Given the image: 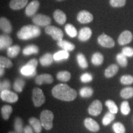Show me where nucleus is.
<instances>
[{
  "instance_id": "nucleus-1",
  "label": "nucleus",
  "mask_w": 133,
  "mask_h": 133,
  "mask_svg": "<svg viewBox=\"0 0 133 133\" xmlns=\"http://www.w3.org/2000/svg\"><path fill=\"white\" fill-rule=\"evenodd\" d=\"M52 94L55 98L61 101L70 102L77 97V92L66 84H59L52 89Z\"/></svg>"
},
{
  "instance_id": "nucleus-2",
  "label": "nucleus",
  "mask_w": 133,
  "mask_h": 133,
  "mask_svg": "<svg viewBox=\"0 0 133 133\" xmlns=\"http://www.w3.org/2000/svg\"><path fill=\"white\" fill-rule=\"evenodd\" d=\"M40 34L41 30L37 25H29L22 27L17 33V36L20 39L28 40L38 37Z\"/></svg>"
},
{
  "instance_id": "nucleus-3",
  "label": "nucleus",
  "mask_w": 133,
  "mask_h": 133,
  "mask_svg": "<svg viewBox=\"0 0 133 133\" xmlns=\"http://www.w3.org/2000/svg\"><path fill=\"white\" fill-rule=\"evenodd\" d=\"M38 66V61L36 59L30 60L27 64L21 69V73L26 77H33L36 75V69Z\"/></svg>"
},
{
  "instance_id": "nucleus-4",
  "label": "nucleus",
  "mask_w": 133,
  "mask_h": 133,
  "mask_svg": "<svg viewBox=\"0 0 133 133\" xmlns=\"http://www.w3.org/2000/svg\"><path fill=\"white\" fill-rule=\"evenodd\" d=\"M53 119L54 114L49 110H44L41 113L40 121L43 127L46 130H50L52 128Z\"/></svg>"
},
{
  "instance_id": "nucleus-5",
  "label": "nucleus",
  "mask_w": 133,
  "mask_h": 133,
  "mask_svg": "<svg viewBox=\"0 0 133 133\" xmlns=\"http://www.w3.org/2000/svg\"><path fill=\"white\" fill-rule=\"evenodd\" d=\"M32 100L34 105L36 107H41L45 102L46 97L44 92L40 88H35L32 91Z\"/></svg>"
},
{
  "instance_id": "nucleus-6",
  "label": "nucleus",
  "mask_w": 133,
  "mask_h": 133,
  "mask_svg": "<svg viewBox=\"0 0 133 133\" xmlns=\"http://www.w3.org/2000/svg\"><path fill=\"white\" fill-rule=\"evenodd\" d=\"M45 33L49 35L56 41L62 40L64 37V33L62 30L55 26L48 25L45 29Z\"/></svg>"
},
{
  "instance_id": "nucleus-7",
  "label": "nucleus",
  "mask_w": 133,
  "mask_h": 133,
  "mask_svg": "<svg viewBox=\"0 0 133 133\" xmlns=\"http://www.w3.org/2000/svg\"><path fill=\"white\" fill-rule=\"evenodd\" d=\"M33 22L37 26H48L51 22V19L49 16L44 14H36L33 16Z\"/></svg>"
},
{
  "instance_id": "nucleus-8",
  "label": "nucleus",
  "mask_w": 133,
  "mask_h": 133,
  "mask_svg": "<svg viewBox=\"0 0 133 133\" xmlns=\"http://www.w3.org/2000/svg\"><path fill=\"white\" fill-rule=\"evenodd\" d=\"M0 97L2 101L8 103L16 102L19 99L18 95L10 90H4L1 91Z\"/></svg>"
},
{
  "instance_id": "nucleus-9",
  "label": "nucleus",
  "mask_w": 133,
  "mask_h": 133,
  "mask_svg": "<svg viewBox=\"0 0 133 133\" xmlns=\"http://www.w3.org/2000/svg\"><path fill=\"white\" fill-rule=\"evenodd\" d=\"M102 110V104L99 100H95L88 108V113L92 116H98Z\"/></svg>"
},
{
  "instance_id": "nucleus-10",
  "label": "nucleus",
  "mask_w": 133,
  "mask_h": 133,
  "mask_svg": "<svg viewBox=\"0 0 133 133\" xmlns=\"http://www.w3.org/2000/svg\"><path fill=\"white\" fill-rule=\"evenodd\" d=\"M98 43L102 47L111 48L115 46V41L112 38L108 36L107 35L102 34L98 37Z\"/></svg>"
},
{
  "instance_id": "nucleus-11",
  "label": "nucleus",
  "mask_w": 133,
  "mask_h": 133,
  "mask_svg": "<svg viewBox=\"0 0 133 133\" xmlns=\"http://www.w3.org/2000/svg\"><path fill=\"white\" fill-rule=\"evenodd\" d=\"M132 33L129 30H125L119 35L118 42L119 45H125L131 43L132 40Z\"/></svg>"
},
{
  "instance_id": "nucleus-12",
  "label": "nucleus",
  "mask_w": 133,
  "mask_h": 133,
  "mask_svg": "<svg viewBox=\"0 0 133 133\" xmlns=\"http://www.w3.org/2000/svg\"><path fill=\"white\" fill-rule=\"evenodd\" d=\"M77 20L81 24H88L92 21L93 16L87 11H81L77 15Z\"/></svg>"
},
{
  "instance_id": "nucleus-13",
  "label": "nucleus",
  "mask_w": 133,
  "mask_h": 133,
  "mask_svg": "<svg viewBox=\"0 0 133 133\" xmlns=\"http://www.w3.org/2000/svg\"><path fill=\"white\" fill-rule=\"evenodd\" d=\"M54 82V78L51 75L48 74H41L38 75L35 78V83L38 85L43 84H51Z\"/></svg>"
},
{
  "instance_id": "nucleus-14",
  "label": "nucleus",
  "mask_w": 133,
  "mask_h": 133,
  "mask_svg": "<svg viewBox=\"0 0 133 133\" xmlns=\"http://www.w3.org/2000/svg\"><path fill=\"white\" fill-rule=\"evenodd\" d=\"M39 7V3L38 0H33L29 3L26 6L25 9V14L27 16L31 17L34 16L37 12Z\"/></svg>"
},
{
  "instance_id": "nucleus-15",
  "label": "nucleus",
  "mask_w": 133,
  "mask_h": 133,
  "mask_svg": "<svg viewBox=\"0 0 133 133\" xmlns=\"http://www.w3.org/2000/svg\"><path fill=\"white\" fill-rule=\"evenodd\" d=\"M84 124L86 128L91 132H98L100 129L99 124L94 119L91 118H87L84 119Z\"/></svg>"
},
{
  "instance_id": "nucleus-16",
  "label": "nucleus",
  "mask_w": 133,
  "mask_h": 133,
  "mask_svg": "<svg viewBox=\"0 0 133 133\" xmlns=\"http://www.w3.org/2000/svg\"><path fill=\"white\" fill-rule=\"evenodd\" d=\"M12 44V38L8 35H1L0 36V49H8Z\"/></svg>"
},
{
  "instance_id": "nucleus-17",
  "label": "nucleus",
  "mask_w": 133,
  "mask_h": 133,
  "mask_svg": "<svg viewBox=\"0 0 133 133\" xmlns=\"http://www.w3.org/2000/svg\"><path fill=\"white\" fill-rule=\"evenodd\" d=\"M0 28L1 30L7 34L11 33L12 30V25L11 22L9 20L5 17H1L0 19Z\"/></svg>"
},
{
  "instance_id": "nucleus-18",
  "label": "nucleus",
  "mask_w": 133,
  "mask_h": 133,
  "mask_svg": "<svg viewBox=\"0 0 133 133\" xmlns=\"http://www.w3.org/2000/svg\"><path fill=\"white\" fill-rule=\"evenodd\" d=\"M92 35V30L89 27H84L79 30L78 39L81 41H88Z\"/></svg>"
},
{
  "instance_id": "nucleus-19",
  "label": "nucleus",
  "mask_w": 133,
  "mask_h": 133,
  "mask_svg": "<svg viewBox=\"0 0 133 133\" xmlns=\"http://www.w3.org/2000/svg\"><path fill=\"white\" fill-rule=\"evenodd\" d=\"M54 20L60 25H63L65 23L66 21V16L63 11L60 9H57L55 11L53 14Z\"/></svg>"
},
{
  "instance_id": "nucleus-20",
  "label": "nucleus",
  "mask_w": 133,
  "mask_h": 133,
  "mask_svg": "<svg viewBox=\"0 0 133 133\" xmlns=\"http://www.w3.org/2000/svg\"><path fill=\"white\" fill-rule=\"evenodd\" d=\"M28 0H11L9 6L13 10H19L24 8L27 4Z\"/></svg>"
},
{
  "instance_id": "nucleus-21",
  "label": "nucleus",
  "mask_w": 133,
  "mask_h": 133,
  "mask_svg": "<svg viewBox=\"0 0 133 133\" xmlns=\"http://www.w3.org/2000/svg\"><path fill=\"white\" fill-rule=\"evenodd\" d=\"M29 123L32 126L33 130L36 133H40L42 131V124L40 119H38L36 118L31 117L29 119Z\"/></svg>"
},
{
  "instance_id": "nucleus-22",
  "label": "nucleus",
  "mask_w": 133,
  "mask_h": 133,
  "mask_svg": "<svg viewBox=\"0 0 133 133\" xmlns=\"http://www.w3.org/2000/svg\"><path fill=\"white\" fill-rule=\"evenodd\" d=\"M54 60V57L52 54L50 53H46L40 57L39 62L42 66H48L52 64Z\"/></svg>"
},
{
  "instance_id": "nucleus-23",
  "label": "nucleus",
  "mask_w": 133,
  "mask_h": 133,
  "mask_svg": "<svg viewBox=\"0 0 133 133\" xmlns=\"http://www.w3.org/2000/svg\"><path fill=\"white\" fill-rule=\"evenodd\" d=\"M118 66L116 65V64H112L110 65L107 69H105V76L106 78H112L115 75L117 74L118 71Z\"/></svg>"
},
{
  "instance_id": "nucleus-24",
  "label": "nucleus",
  "mask_w": 133,
  "mask_h": 133,
  "mask_svg": "<svg viewBox=\"0 0 133 133\" xmlns=\"http://www.w3.org/2000/svg\"><path fill=\"white\" fill-rule=\"evenodd\" d=\"M57 45L66 51H72L75 48V46L73 43L66 40H63V39L57 41Z\"/></svg>"
},
{
  "instance_id": "nucleus-25",
  "label": "nucleus",
  "mask_w": 133,
  "mask_h": 133,
  "mask_svg": "<svg viewBox=\"0 0 133 133\" xmlns=\"http://www.w3.org/2000/svg\"><path fill=\"white\" fill-rule=\"evenodd\" d=\"M38 52H39V48L35 44H30V45L26 46L22 51L24 56H30L31 54H38Z\"/></svg>"
},
{
  "instance_id": "nucleus-26",
  "label": "nucleus",
  "mask_w": 133,
  "mask_h": 133,
  "mask_svg": "<svg viewBox=\"0 0 133 133\" xmlns=\"http://www.w3.org/2000/svg\"><path fill=\"white\" fill-rule=\"evenodd\" d=\"M54 59L56 62H59V61H62V60H66L69 59V54L68 51H65V50H61L57 52L53 55Z\"/></svg>"
},
{
  "instance_id": "nucleus-27",
  "label": "nucleus",
  "mask_w": 133,
  "mask_h": 133,
  "mask_svg": "<svg viewBox=\"0 0 133 133\" xmlns=\"http://www.w3.org/2000/svg\"><path fill=\"white\" fill-rule=\"evenodd\" d=\"M104 62V56L100 52H96L91 57V62L94 65L99 66Z\"/></svg>"
},
{
  "instance_id": "nucleus-28",
  "label": "nucleus",
  "mask_w": 133,
  "mask_h": 133,
  "mask_svg": "<svg viewBox=\"0 0 133 133\" xmlns=\"http://www.w3.org/2000/svg\"><path fill=\"white\" fill-rule=\"evenodd\" d=\"M12 107L11 105H5L3 107L1 108V115H2L3 118L4 120H8L9 119L10 115H11V113L12 112Z\"/></svg>"
},
{
  "instance_id": "nucleus-29",
  "label": "nucleus",
  "mask_w": 133,
  "mask_h": 133,
  "mask_svg": "<svg viewBox=\"0 0 133 133\" xmlns=\"http://www.w3.org/2000/svg\"><path fill=\"white\" fill-rule=\"evenodd\" d=\"M25 85V81L22 78H17L13 84V89L17 92H21Z\"/></svg>"
},
{
  "instance_id": "nucleus-30",
  "label": "nucleus",
  "mask_w": 133,
  "mask_h": 133,
  "mask_svg": "<svg viewBox=\"0 0 133 133\" xmlns=\"http://www.w3.org/2000/svg\"><path fill=\"white\" fill-rule=\"evenodd\" d=\"M20 51H21V48L19 46H11L7 49V54L8 57L11 58L16 57L19 54Z\"/></svg>"
},
{
  "instance_id": "nucleus-31",
  "label": "nucleus",
  "mask_w": 133,
  "mask_h": 133,
  "mask_svg": "<svg viewBox=\"0 0 133 133\" xmlns=\"http://www.w3.org/2000/svg\"><path fill=\"white\" fill-rule=\"evenodd\" d=\"M56 77L58 80L63 81V82H66L71 78V74L69 71H61L57 73Z\"/></svg>"
},
{
  "instance_id": "nucleus-32",
  "label": "nucleus",
  "mask_w": 133,
  "mask_h": 133,
  "mask_svg": "<svg viewBox=\"0 0 133 133\" xmlns=\"http://www.w3.org/2000/svg\"><path fill=\"white\" fill-rule=\"evenodd\" d=\"M76 61L79 66L82 69H86L88 66V64L85 56L81 53H79L76 56Z\"/></svg>"
},
{
  "instance_id": "nucleus-33",
  "label": "nucleus",
  "mask_w": 133,
  "mask_h": 133,
  "mask_svg": "<svg viewBox=\"0 0 133 133\" xmlns=\"http://www.w3.org/2000/svg\"><path fill=\"white\" fill-rule=\"evenodd\" d=\"M121 97L123 99H128L133 97V88L127 87L123 88L120 92Z\"/></svg>"
},
{
  "instance_id": "nucleus-34",
  "label": "nucleus",
  "mask_w": 133,
  "mask_h": 133,
  "mask_svg": "<svg viewBox=\"0 0 133 133\" xmlns=\"http://www.w3.org/2000/svg\"><path fill=\"white\" fill-rule=\"evenodd\" d=\"M93 92H94V91H93L92 88L86 86V87L82 88L80 89L79 95L82 97L88 98L91 97L93 94Z\"/></svg>"
},
{
  "instance_id": "nucleus-35",
  "label": "nucleus",
  "mask_w": 133,
  "mask_h": 133,
  "mask_svg": "<svg viewBox=\"0 0 133 133\" xmlns=\"http://www.w3.org/2000/svg\"><path fill=\"white\" fill-rule=\"evenodd\" d=\"M116 59L118 64L122 67H125L128 65V59L127 56H126L122 52L119 53L116 55Z\"/></svg>"
},
{
  "instance_id": "nucleus-36",
  "label": "nucleus",
  "mask_w": 133,
  "mask_h": 133,
  "mask_svg": "<svg viewBox=\"0 0 133 133\" xmlns=\"http://www.w3.org/2000/svg\"><path fill=\"white\" fill-rule=\"evenodd\" d=\"M65 30L66 34L69 35L70 37L74 38L77 35V30L75 29V27L73 25L68 24L65 26Z\"/></svg>"
},
{
  "instance_id": "nucleus-37",
  "label": "nucleus",
  "mask_w": 133,
  "mask_h": 133,
  "mask_svg": "<svg viewBox=\"0 0 133 133\" xmlns=\"http://www.w3.org/2000/svg\"><path fill=\"white\" fill-rule=\"evenodd\" d=\"M23 121L20 117H17L14 121V130L17 133H22L24 132Z\"/></svg>"
},
{
  "instance_id": "nucleus-38",
  "label": "nucleus",
  "mask_w": 133,
  "mask_h": 133,
  "mask_svg": "<svg viewBox=\"0 0 133 133\" xmlns=\"http://www.w3.org/2000/svg\"><path fill=\"white\" fill-rule=\"evenodd\" d=\"M115 118V114H112V113H111L110 112H107V114L105 115L104 118H103L102 124H104V126L109 125L110 123H111L114 120Z\"/></svg>"
},
{
  "instance_id": "nucleus-39",
  "label": "nucleus",
  "mask_w": 133,
  "mask_h": 133,
  "mask_svg": "<svg viewBox=\"0 0 133 133\" xmlns=\"http://www.w3.org/2000/svg\"><path fill=\"white\" fill-rule=\"evenodd\" d=\"M105 105L109 109V112L112 113V114H116L118 111L117 105H116L115 102L113 101L112 100H107L105 102Z\"/></svg>"
},
{
  "instance_id": "nucleus-40",
  "label": "nucleus",
  "mask_w": 133,
  "mask_h": 133,
  "mask_svg": "<svg viewBox=\"0 0 133 133\" xmlns=\"http://www.w3.org/2000/svg\"><path fill=\"white\" fill-rule=\"evenodd\" d=\"M112 129L115 133H125L126 129L121 123H115L112 126Z\"/></svg>"
},
{
  "instance_id": "nucleus-41",
  "label": "nucleus",
  "mask_w": 133,
  "mask_h": 133,
  "mask_svg": "<svg viewBox=\"0 0 133 133\" xmlns=\"http://www.w3.org/2000/svg\"><path fill=\"white\" fill-rule=\"evenodd\" d=\"M0 65L1 67L9 69V68L12 67L13 64L12 62L9 59L3 57V56H1L0 57Z\"/></svg>"
},
{
  "instance_id": "nucleus-42",
  "label": "nucleus",
  "mask_w": 133,
  "mask_h": 133,
  "mask_svg": "<svg viewBox=\"0 0 133 133\" xmlns=\"http://www.w3.org/2000/svg\"><path fill=\"white\" fill-rule=\"evenodd\" d=\"M120 110L122 114L124 115H128L130 113L131 109L128 101H123V102L121 103L120 106Z\"/></svg>"
},
{
  "instance_id": "nucleus-43",
  "label": "nucleus",
  "mask_w": 133,
  "mask_h": 133,
  "mask_svg": "<svg viewBox=\"0 0 133 133\" xmlns=\"http://www.w3.org/2000/svg\"><path fill=\"white\" fill-rule=\"evenodd\" d=\"M120 82L121 84L128 85V84H131L133 83V76L129 75H123L121 77Z\"/></svg>"
},
{
  "instance_id": "nucleus-44",
  "label": "nucleus",
  "mask_w": 133,
  "mask_h": 133,
  "mask_svg": "<svg viewBox=\"0 0 133 133\" xmlns=\"http://www.w3.org/2000/svg\"><path fill=\"white\" fill-rule=\"evenodd\" d=\"M126 3V0H110V4L114 8L123 7Z\"/></svg>"
},
{
  "instance_id": "nucleus-45",
  "label": "nucleus",
  "mask_w": 133,
  "mask_h": 133,
  "mask_svg": "<svg viewBox=\"0 0 133 133\" xmlns=\"http://www.w3.org/2000/svg\"><path fill=\"white\" fill-rule=\"evenodd\" d=\"M11 88V84L9 79H4L0 83V90L1 91L4 90H9Z\"/></svg>"
},
{
  "instance_id": "nucleus-46",
  "label": "nucleus",
  "mask_w": 133,
  "mask_h": 133,
  "mask_svg": "<svg viewBox=\"0 0 133 133\" xmlns=\"http://www.w3.org/2000/svg\"><path fill=\"white\" fill-rule=\"evenodd\" d=\"M80 80L83 83H89L92 80V76L89 73H85L80 76Z\"/></svg>"
},
{
  "instance_id": "nucleus-47",
  "label": "nucleus",
  "mask_w": 133,
  "mask_h": 133,
  "mask_svg": "<svg viewBox=\"0 0 133 133\" xmlns=\"http://www.w3.org/2000/svg\"><path fill=\"white\" fill-rule=\"evenodd\" d=\"M122 53L127 57H133V48L131 47H125L123 48Z\"/></svg>"
},
{
  "instance_id": "nucleus-48",
  "label": "nucleus",
  "mask_w": 133,
  "mask_h": 133,
  "mask_svg": "<svg viewBox=\"0 0 133 133\" xmlns=\"http://www.w3.org/2000/svg\"><path fill=\"white\" fill-rule=\"evenodd\" d=\"M24 133H33V130L30 126H26L24 129Z\"/></svg>"
},
{
  "instance_id": "nucleus-49",
  "label": "nucleus",
  "mask_w": 133,
  "mask_h": 133,
  "mask_svg": "<svg viewBox=\"0 0 133 133\" xmlns=\"http://www.w3.org/2000/svg\"><path fill=\"white\" fill-rule=\"evenodd\" d=\"M4 68L3 67H1V69H0V72H1V74H0V76H2L4 74Z\"/></svg>"
},
{
  "instance_id": "nucleus-50",
  "label": "nucleus",
  "mask_w": 133,
  "mask_h": 133,
  "mask_svg": "<svg viewBox=\"0 0 133 133\" xmlns=\"http://www.w3.org/2000/svg\"><path fill=\"white\" fill-rule=\"evenodd\" d=\"M8 133H17L16 131H11V132H9Z\"/></svg>"
},
{
  "instance_id": "nucleus-51",
  "label": "nucleus",
  "mask_w": 133,
  "mask_h": 133,
  "mask_svg": "<svg viewBox=\"0 0 133 133\" xmlns=\"http://www.w3.org/2000/svg\"><path fill=\"white\" fill-rule=\"evenodd\" d=\"M56 1H64V0H56Z\"/></svg>"
}]
</instances>
